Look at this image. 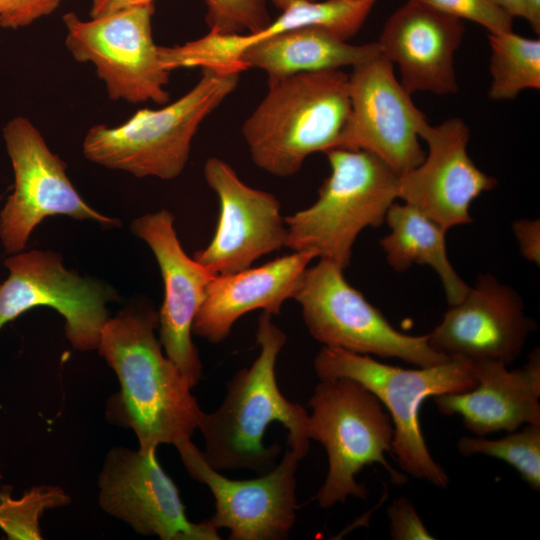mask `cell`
Segmentation results:
<instances>
[{
  "instance_id": "1",
  "label": "cell",
  "mask_w": 540,
  "mask_h": 540,
  "mask_svg": "<svg viewBox=\"0 0 540 540\" xmlns=\"http://www.w3.org/2000/svg\"><path fill=\"white\" fill-rule=\"evenodd\" d=\"M158 323L150 307L127 308L106 321L97 348L120 382L107 416L131 428L143 450L190 439L204 412L187 379L163 354Z\"/></svg>"
},
{
  "instance_id": "2",
  "label": "cell",
  "mask_w": 540,
  "mask_h": 540,
  "mask_svg": "<svg viewBox=\"0 0 540 540\" xmlns=\"http://www.w3.org/2000/svg\"><path fill=\"white\" fill-rule=\"evenodd\" d=\"M287 336L262 312L258 318L257 358L226 384V396L211 413L203 412L198 430L204 438L203 456L216 470L250 469L266 473L275 466L281 447L264 445L273 422L287 430V447L302 459L310 447L308 412L281 393L276 381L278 356Z\"/></svg>"
},
{
  "instance_id": "3",
  "label": "cell",
  "mask_w": 540,
  "mask_h": 540,
  "mask_svg": "<svg viewBox=\"0 0 540 540\" xmlns=\"http://www.w3.org/2000/svg\"><path fill=\"white\" fill-rule=\"evenodd\" d=\"M349 114V76L341 69L271 78L242 135L257 167L289 177L310 155L336 148Z\"/></svg>"
},
{
  "instance_id": "4",
  "label": "cell",
  "mask_w": 540,
  "mask_h": 540,
  "mask_svg": "<svg viewBox=\"0 0 540 540\" xmlns=\"http://www.w3.org/2000/svg\"><path fill=\"white\" fill-rule=\"evenodd\" d=\"M240 67H203L196 84L159 109H141L115 127L98 124L83 140L84 156L136 177L171 180L184 170L201 123L236 89Z\"/></svg>"
},
{
  "instance_id": "5",
  "label": "cell",
  "mask_w": 540,
  "mask_h": 540,
  "mask_svg": "<svg viewBox=\"0 0 540 540\" xmlns=\"http://www.w3.org/2000/svg\"><path fill=\"white\" fill-rule=\"evenodd\" d=\"M325 154L330 175L312 205L284 217V247L311 253L345 270L360 232L385 222L398 198L399 175L365 150L333 148Z\"/></svg>"
},
{
  "instance_id": "6",
  "label": "cell",
  "mask_w": 540,
  "mask_h": 540,
  "mask_svg": "<svg viewBox=\"0 0 540 540\" xmlns=\"http://www.w3.org/2000/svg\"><path fill=\"white\" fill-rule=\"evenodd\" d=\"M314 370L319 380L346 377L369 389L391 418L392 453L401 469L439 488H447L449 476L428 450L419 412L429 397L474 388L477 381L469 362L450 358L432 366L405 369L369 355L323 346L314 359Z\"/></svg>"
},
{
  "instance_id": "7",
  "label": "cell",
  "mask_w": 540,
  "mask_h": 540,
  "mask_svg": "<svg viewBox=\"0 0 540 540\" xmlns=\"http://www.w3.org/2000/svg\"><path fill=\"white\" fill-rule=\"evenodd\" d=\"M309 406L308 436L328 456L327 476L315 495L321 508L344 503L350 496L367 499L366 487L356 480L367 465L380 464L393 483L406 481L385 458L393 451L394 428L388 412L369 389L346 377L320 380Z\"/></svg>"
},
{
  "instance_id": "8",
  "label": "cell",
  "mask_w": 540,
  "mask_h": 540,
  "mask_svg": "<svg viewBox=\"0 0 540 540\" xmlns=\"http://www.w3.org/2000/svg\"><path fill=\"white\" fill-rule=\"evenodd\" d=\"M343 271L330 261L318 259L307 267L293 296L315 340L358 354L398 358L416 367L450 359L430 347L427 335H407L395 329L347 282Z\"/></svg>"
},
{
  "instance_id": "9",
  "label": "cell",
  "mask_w": 540,
  "mask_h": 540,
  "mask_svg": "<svg viewBox=\"0 0 540 540\" xmlns=\"http://www.w3.org/2000/svg\"><path fill=\"white\" fill-rule=\"evenodd\" d=\"M153 12L148 4L90 20L73 12L63 16L67 49L76 61L94 65L111 100L159 105L169 100L170 71L153 40Z\"/></svg>"
},
{
  "instance_id": "10",
  "label": "cell",
  "mask_w": 540,
  "mask_h": 540,
  "mask_svg": "<svg viewBox=\"0 0 540 540\" xmlns=\"http://www.w3.org/2000/svg\"><path fill=\"white\" fill-rule=\"evenodd\" d=\"M3 138L14 171L13 193L0 212V240L7 253L21 252L34 228L48 216L120 225L82 199L66 174V164L30 120L12 118L3 128Z\"/></svg>"
},
{
  "instance_id": "11",
  "label": "cell",
  "mask_w": 540,
  "mask_h": 540,
  "mask_svg": "<svg viewBox=\"0 0 540 540\" xmlns=\"http://www.w3.org/2000/svg\"><path fill=\"white\" fill-rule=\"evenodd\" d=\"M9 275L0 284V329L24 312L48 306L65 319V335L79 351L98 348L109 319L106 303L115 291L98 280L66 269L52 251L18 252L4 260Z\"/></svg>"
},
{
  "instance_id": "12",
  "label": "cell",
  "mask_w": 540,
  "mask_h": 540,
  "mask_svg": "<svg viewBox=\"0 0 540 540\" xmlns=\"http://www.w3.org/2000/svg\"><path fill=\"white\" fill-rule=\"evenodd\" d=\"M350 114L336 148L365 150L402 175L426 153L419 130L427 121L381 53L353 67Z\"/></svg>"
},
{
  "instance_id": "13",
  "label": "cell",
  "mask_w": 540,
  "mask_h": 540,
  "mask_svg": "<svg viewBox=\"0 0 540 540\" xmlns=\"http://www.w3.org/2000/svg\"><path fill=\"white\" fill-rule=\"evenodd\" d=\"M189 475L215 500L208 521L229 531L230 540H282L296 521V470L302 458L286 448L278 465L253 479L227 478L212 468L191 439L175 445Z\"/></svg>"
},
{
  "instance_id": "14",
  "label": "cell",
  "mask_w": 540,
  "mask_h": 540,
  "mask_svg": "<svg viewBox=\"0 0 540 540\" xmlns=\"http://www.w3.org/2000/svg\"><path fill=\"white\" fill-rule=\"evenodd\" d=\"M99 504L142 535L162 540H220L208 520L191 522L173 480L162 469L156 449L109 451L99 476Z\"/></svg>"
},
{
  "instance_id": "15",
  "label": "cell",
  "mask_w": 540,
  "mask_h": 540,
  "mask_svg": "<svg viewBox=\"0 0 540 540\" xmlns=\"http://www.w3.org/2000/svg\"><path fill=\"white\" fill-rule=\"evenodd\" d=\"M204 177L219 200V217L209 244L193 258L213 276L240 271L285 245L286 226L279 200L244 183L218 157H209Z\"/></svg>"
},
{
  "instance_id": "16",
  "label": "cell",
  "mask_w": 540,
  "mask_h": 540,
  "mask_svg": "<svg viewBox=\"0 0 540 540\" xmlns=\"http://www.w3.org/2000/svg\"><path fill=\"white\" fill-rule=\"evenodd\" d=\"M419 137L427 143L428 153L420 165L399 175L398 198L446 231L471 223V203L497 181L468 155L469 127L458 117L435 126L426 121Z\"/></svg>"
},
{
  "instance_id": "17",
  "label": "cell",
  "mask_w": 540,
  "mask_h": 540,
  "mask_svg": "<svg viewBox=\"0 0 540 540\" xmlns=\"http://www.w3.org/2000/svg\"><path fill=\"white\" fill-rule=\"evenodd\" d=\"M534 328L520 295L491 274H482L427 336L430 347L449 358L508 366L522 353Z\"/></svg>"
},
{
  "instance_id": "18",
  "label": "cell",
  "mask_w": 540,
  "mask_h": 540,
  "mask_svg": "<svg viewBox=\"0 0 540 540\" xmlns=\"http://www.w3.org/2000/svg\"><path fill=\"white\" fill-rule=\"evenodd\" d=\"M131 231L150 247L162 275L160 343L193 388L202 377V362L191 338L192 325L213 275L186 254L176 234L173 214L168 210L136 218Z\"/></svg>"
},
{
  "instance_id": "19",
  "label": "cell",
  "mask_w": 540,
  "mask_h": 540,
  "mask_svg": "<svg viewBox=\"0 0 540 540\" xmlns=\"http://www.w3.org/2000/svg\"><path fill=\"white\" fill-rule=\"evenodd\" d=\"M464 31L462 20L407 0L387 19L377 43L380 53L398 66L410 94H454V56Z\"/></svg>"
},
{
  "instance_id": "20",
  "label": "cell",
  "mask_w": 540,
  "mask_h": 540,
  "mask_svg": "<svg viewBox=\"0 0 540 540\" xmlns=\"http://www.w3.org/2000/svg\"><path fill=\"white\" fill-rule=\"evenodd\" d=\"M474 388L433 397L445 416L459 415L476 436L511 432L525 424H540V352L534 349L521 368L509 370L500 361L470 363Z\"/></svg>"
},
{
  "instance_id": "21",
  "label": "cell",
  "mask_w": 540,
  "mask_h": 540,
  "mask_svg": "<svg viewBox=\"0 0 540 540\" xmlns=\"http://www.w3.org/2000/svg\"><path fill=\"white\" fill-rule=\"evenodd\" d=\"M377 0H296L263 29L245 34L208 32L182 45L159 48L168 71L194 67H247L239 61L249 47L281 33L309 26L328 29L345 40L353 37L366 21Z\"/></svg>"
},
{
  "instance_id": "22",
  "label": "cell",
  "mask_w": 540,
  "mask_h": 540,
  "mask_svg": "<svg viewBox=\"0 0 540 540\" xmlns=\"http://www.w3.org/2000/svg\"><path fill=\"white\" fill-rule=\"evenodd\" d=\"M314 259L311 253L292 251L257 267L213 276L194 318L192 333L219 344L243 315L255 310L279 314L284 302L293 299Z\"/></svg>"
},
{
  "instance_id": "23",
  "label": "cell",
  "mask_w": 540,
  "mask_h": 540,
  "mask_svg": "<svg viewBox=\"0 0 540 540\" xmlns=\"http://www.w3.org/2000/svg\"><path fill=\"white\" fill-rule=\"evenodd\" d=\"M379 53L377 42L351 44L328 29L309 26L259 42L245 50L239 61L247 69L263 70L271 79L354 67Z\"/></svg>"
},
{
  "instance_id": "24",
  "label": "cell",
  "mask_w": 540,
  "mask_h": 540,
  "mask_svg": "<svg viewBox=\"0 0 540 540\" xmlns=\"http://www.w3.org/2000/svg\"><path fill=\"white\" fill-rule=\"evenodd\" d=\"M385 222L390 233L380 240V246L388 264L397 272L414 264L430 266L441 279L449 305L459 303L470 287L448 259L447 231L407 203L394 202L387 211Z\"/></svg>"
},
{
  "instance_id": "25",
  "label": "cell",
  "mask_w": 540,
  "mask_h": 540,
  "mask_svg": "<svg viewBox=\"0 0 540 540\" xmlns=\"http://www.w3.org/2000/svg\"><path fill=\"white\" fill-rule=\"evenodd\" d=\"M490 46L489 97L511 100L525 89L540 88V40L513 31L488 34Z\"/></svg>"
},
{
  "instance_id": "26",
  "label": "cell",
  "mask_w": 540,
  "mask_h": 540,
  "mask_svg": "<svg viewBox=\"0 0 540 540\" xmlns=\"http://www.w3.org/2000/svg\"><path fill=\"white\" fill-rule=\"evenodd\" d=\"M457 449L465 457L480 454L504 461L532 490H540V424H525L494 440L463 436Z\"/></svg>"
},
{
  "instance_id": "27",
  "label": "cell",
  "mask_w": 540,
  "mask_h": 540,
  "mask_svg": "<svg viewBox=\"0 0 540 540\" xmlns=\"http://www.w3.org/2000/svg\"><path fill=\"white\" fill-rule=\"evenodd\" d=\"M68 503V495L59 487H34L20 499H13L10 490L4 489L0 492V528L8 539H41L40 516Z\"/></svg>"
},
{
  "instance_id": "28",
  "label": "cell",
  "mask_w": 540,
  "mask_h": 540,
  "mask_svg": "<svg viewBox=\"0 0 540 540\" xmlns=\"http://www.w3.org/2000/svg\"><path fill=\"white\" fill-rule=\"evenodd\" d=\"M209 32L235 35L257 32L271 22L267 0H205Z\"/></svg>"
},
{
  "instance_id": "29",
  "label": "cell",
  "mask_w": 540,
  "mask_h": 540,
  "mask_svg": "<svg viewBox=\"0 0 540 540\" xmlns=\"http://www.w3.org/2000/svg\"><path fill=\"white\" fill-rule=\"evenodd\" d=\"M451 17L475 22L490 34L513 31V17L489 0H412Z\"/></svg>"
},
{
  "instance_id": "30",
  "label": "cell",
  "mask_w": 540,
  "mask_h": 540,
  "mask_svg": "<svg viewBox=\"0 0 540 540\" xmlns=\"http://www.w3.org/2000/svg\"><path fill=\"white\" fill-rule=\"evenodd\" d=\"M390 537L394 540L435 539L424 525L413 504L404 496L396 498L388 507Z\"/></svg>"
},
{
  "instance_id": "31",
  "label": "cell",
  "mask_w": 540,
  "mask_h": 540,
  "mask_svg": "<svg viewBox=\"0 0 540 540\" xmlns=\"http://www.w3.org/2000/svg\"><path fill=\"white\" fill-rule=\"evenodd\" d=\"M63 0H0V26L17 29L52 13Z\"/></svg>"
},
{
  "instance_id": "32",
  "label": "cell",
  "mask_w": 540,
  "mask_h": 540,
  "mask_svg": "<svg viewBox=\"0 0 540 540\" xmlns=\"http://www.w3.org/2000/svg\"><path fill=\"white\" fill-rule=\"evenodd\" d=\"M524 258L537 265L540 263V222L539 220L520 219L512 224Z\"/></svg>"
},
{
  "instance_id": "33",
  "label": "cell",
  "mask_w": 540,
  "mask_h": 540,
  "mask_svg": "<svg viewBox=\"0 0 540 540\" xmlns=\"http://www.w3.org/2000/svg\"><path fill=\"white\" fill-rule=\"evenodd\" d=\"M154 0H91L90 17L97 18L128 8L153 4Z\"/></svg>"
},
{
  "instance_id": "34",
  "label": "cell",
  "mask_w": 540,
  "mask_h": 540,
  "mask_svg": "<svg viewBox=\"0 0 540 540\" xmlns=\"http://www.w3.org/2000/svg\"><path fill=\"white\" fill-rule=\"evenodd\" d=\"M523 18L530 24L533 31L540 33V0H522Z\"/></svg>"
},
{
  "instance_id": "35",
  "label": "cell",
  "mask_w": 540,
  "mask_h": 540,
  "mask_svg": "<svg viewBox=\"0 0 540 540\" xmlns=\"http://www.w3.org/2000/svg\"><path fill=\"white\" fill-rule=\"evenodd\" d=\"M499 8L503 9L509 15L523 18L522 0H489Z\"/></svg>"
},
{
  "instance_id": "36",
  "label": "cell",
  "mask_w": 540,
  "mask_h": 540,
  "mask_svg": "<svg viewBox=\"0 0 540 540\" xmlns=\"http://www.w3.org/2000/svg\"><path fill=\"white\" fill-rule=\"evenodd\" d=\"M273 4L279 9L283 10L296 0H271Z\"/></svg>"
},
{
  "instance_id": "37",
  "label": "cell",
  "mask_w": 540,
  "mask_h": 540,
  "mask_svg": "<svg viewBox=\"0 0 540 540\" xmlns=\"http://www.w3.org/2000/svg\"><path fill=\"white\" fill-rule=\"evenodd\" d=\"M0 479H1V474H0Z\"/></svg>"
}]
</instances>
